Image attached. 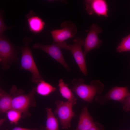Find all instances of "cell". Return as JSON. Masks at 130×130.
Instances as JSON below:
<instances>
[{"instance_id": "cell-13", "label": "cell", "mask_w": 130, "mask_h": 130, "mask_svg": "<svg viewBox=\"0 0 130 130\" xmlns=\"http://www.w3.org/2000/svg\"><path fill=\"white\" fill-rule=\"evenodd\" d=\"M95 123L93 121L92 116L89 113L87 106L84 107L82 110L78 126L75 130H88Z\"/></svg>"}, {"instance_id": "cell-17", "label": "cell", "mask_w": 130, "mask_h": 130, "mask_svg": "<svg viewBox=\"0 0 130 130\" xmlns=\"http://www.w3.org/2000/svg\"><path fill=\"white\" fill-rule=\"evenodd\" d=\"M36 92L43 96H46L56 90V88L43 80L38 83L35 88Z\"/></svg>"}, {"instance_id": "cell-12", "label": "cell", "mask_w": 130, "mask_h": 130, "mask_svg": "<svg viewBox=\"0 0 130 130\" xmlns=\"http://www.w3.org/2000/svg\"><path fill=\"white\" fill-rule=\"evenodd\" d=\"M17 91V87L15 85H12L8 94L0 89V110L1 112H6L11 109L12 99Z\"/></svg>"}, {"instance_id": "cell-6", "label": "cell", "mask_w": 130, "mask_h": 130, "mask_svg": "<svg viewBox=\"0 0 130 130\" xmlns=\"http://www.w3.org/2000/svg\"><path fill=\"white\" fill-rule=\"evenodd\" d=\"M56 108L54 113L59 118L61 127L67 129L71 126V122L75 113L72 109L74 105L68 101L57 100L55 102Z\"/></svg>"}, {"instance_id": "cell-10", "label": "cell", "mask_w": 130, "mask_h": 130, "mask_svg": "<svg viewBox=\"0 0 130 130\" xmlns=\"http://www.w3.org/2000/svg\"><path fill=\"white\" fill-rule=\"evenodd\" d=\"M85 9L90 15L108 17V6L104 0H86L84 1Z\"/></svg>"}, {"instance_id": "cell-21", "label": "cell", "mask_w": 130, "mask_h": 130, "mask_svg": "<svg viewBox=\"0 0 130 130\" xmlns=\"http://www.w3.org/2000/svg\"><path fill=\"white\" fill-rule=\"evenodd\" d=\"M123 110L127 112L130 111V95L122 103Z\"/></svg>"}, {"instance_id": "cell-3", "label": "cell", "mask_w": 130, "mask_h": 130, "mask_svg": "<svg viewBox=\"0 0 130 130\" xmlns=\"http://www.w3.org/2000/svg\"><path fill=\"white\" fill-rule=\"evenodd\" d=\"M35 92V88L26 94H23L24 91L22 90H17L13 99L11 109L21 112L23 118L30 116V114L29 112V109L36 105L34 98Z\"/></svg>"}, {"instance_id": "cell-20", "label": "cell", "mask_w": 130, "mask_h": 130, "mask_svg": "<svg viewBox=\"0 0 130 130\" xmlns=\"http://www.w3.org/2000/svg\"><path fill=\"white\" fill-rule=\"evenodd\" d=\"M3 12L2 10L0 13V36L3 34V32L5 31L12 28L6 26L4 23L3 20Z\"/></svg>"}, {"instance_id": "cell-7", "label": "cell", "mask_w": 130, "mask_h": 130, "mask_svg": "<svg viewBox=\"0 0 130 130\" xmlns=\"http://www.w3.org/2000/svg\"><path fill=\"white\" fill-rule=\"evenodd\" d=\"M61 28L51 31L53 44L65 42V41L74 37L77 32L76 25L72 22L65 21L61 24Z\"/></svg>"}, {"instance_id": "cell-1", "label": "cell", "mask_w": 130, "mask_h": 130, "mask_svg": "<svg viewBox=\"0 0 130 130\" xmlns=\"http://www.w3.org/2000/svg\"><path fill=\"white\" fill-rule=\"evenodd\" d=\"M72 91L79 98L89 103L92 102L94 97L103 91L104 84L99 80H92L90 84L84 83L83 78L75 79L72 81Z\"/></svg>"}, {"instance_id": "cell-14", "label": "cell", "mask_w": 130, "mask_h": 130, "mask_svg": "<svg viewBox=\"0 0 130 130\" xmlns=\"http://www.w3.org/2000/svg\"><path fill=\"white\" fill-rule=\"evenodd\" d=\"M27 17L29 28L31 31L34 33H39L43 31L45 23L41 18L33 15Z\"/></svg>"}, {"instance_id": "cell-16", "label": "cell", "mask_w": 130, "mask_h": 130, "mask_svg": "<svg viewBox=\"0 0 130 130\" xmlns=\"http://www.w3.org/2000/svg\"><path fill=\"white\" fill-rule=\"evenodd\" d=\"M47 112L46 130H59L57 119L51 108H46Z\"/></svg>"}, {"instance_id": "cell-24", "label": "cell", "mask_w": 130, "mask_h": 130, "mask_svg": "<svg viewBox=\"0 0 130 130\" xmlns=\"http://www.w3.org/2000/svg\"><path fill=\"white\" fill-rule=\"evenodd\" d=\"M30 130H32L30 129Z\"/></svg>"}, {"instance_id": "cell-11", "label": "cell", "mask_w": 130, "mask_h": 130, "mask_svg": "<svg viewBox=\"0 0 130 130\" xmlns=\"http://www.w3.org/2000/svg\"><path fill=\"white\" fill-rule=\"evenodd\" d=\"M33 48L42 50L49 55L61 64L66 70H70L68 64L65 61L61 48L55 44L44 45L39 43L34 44Z\"/></svg>"}, {"instance_id": "cell-19", "label": "cell", "mask_w": 130, "mask_h": 130, "mask_svg": "<svg viewBox=\"0 0 130 130\" xmlns=\"http://www.w3.org/2000/svg\"><path fill=\"white\" fill-rule=\"evenodd\" d=\"M6 113L10 123L15 124H18L22 114L19 111L13 109H10Z\"/></svg>"}, {"instance_id": "cell-15", "label": "cell", "mask_w": 130, "mask_h": 130, "mask_svg": "<svg viewBox=\"0 0 130 130\" xmlns=\"http://www.w3.org/2000/svg\"><path fill=\"white\" fill-rule=\"evenodd\" d=\"M58 86L62 96L67 99L68 101L72 103L74 105L76 104L77 99L74 96L72 90L69 88L68 84L65 83L63 80L60 79L59 81Z\"/></svg>"}, {"instance_id": "cell-23", "label": "cell", "mask_w": 130, "mask_h": 130, "mask_svg": "<svg viewBox=\"0 0 130 130\" xmlns=\"http://www.w3.org/2000/svg\"><path fill=\"white\" fill-rule=\"evenodd\" d=\"M30 130V129L20 127H16L13 128L12 130Z\"/></svg>"}, {"instance_id": "cell-22", "label": "cell", "mask_w": 130, "mask_h": 130, "mask_svg": "<svg viewBox=\"0 0 130 130\" xmlns=\"http://www.w3.org/2000/svg\"><path fill=\"white\" fill-rule=\"evenodd\" d=\"M104 128L100 124L96 122L95 124L88 130H103Z\"/></svg>"}, {"instance_id": "cell-4", "label": "cell", "mask_w": 130, "mask_h": 130, "mask_svg": "<svg viewBox=\"0 0 130 130\" xmlns=\"http://www.w3.org/2000/svg\"><path fill=\"white\" fill-rule=\"evenodd\" d=\"M18 59L16 49L3 34L0 36V62L2 69L4 70L9 69L10 65Z\"/></svg>"}, {"instance_id": "cell-5", "label": "cell", "mask_w": 130, "mask_h": 130, "mask_svg": "<svg viewBox=\"0 0 130 130\" xmlns=\"http://www.w3.org/2000/svg\"><path fill=\"white\" fill-rule=\"evenodd\" d=\"M73 44H67L65 42L55 44L61 48L70 51L80 71L86 76L88 74L85 58L82 47L84 46V41L80 38L73 40Z\"/></svg>"}, {"instance_id": "cell-18", "label": "cell", "mask_w": 130, "mask_h": 130, "mask_svg": "<svg viewBox=\"0 0 130 130\" xmlns=\"http://www.w3.org/2000/svg\"><path fill=\"white\" fill-rule=\"evenodd\" d=\"M130 51V34L123 38L116 49V52H121Z\"/></svg>"}, {"instance_id": "cell-8", "label": "cell", "mask_w": 130, "mask_h": 130, "mask_svg": "<svg viewBox=\"0 0 130 130\" xmlns=\"http://www.w3.org/2000/svg\"><path fill=\"white\" fill-rule=\"evenodd\" d=\"M130 95L128 87L115 86L112 88L105 95L95 97L96 101L101 104H104L109 101L113 100L122 103Z\"/></svg>"}, {"instance_id": "cell-2", "label": "cell", "mask_w": 130, "mask_h": 130, "mask_svg": "<svg viewBox=\"0 0 130 130\" xmlns=\"http://www.w3.org/2000/svg\"><path fill=\"white\" fill-rule=\"evenodd\" d=\"M32 41L31 39L27 37H25L23 40V45L20 47L21 53L20 68L31 73L32 81L38 83L44 80V79L39 73L29 47Z\"/></svg>"}, {"instance_id": "cell-9", "label": "cell", "mask_w": 130, "mask_h": 130, "mask_svg": "<svg viewBox=\"0 0 130 130\" xmlns=\"http://www.w3.org/2000/svg\"><path fill=\"white\" fill-rule=\"evenodd\" d=\"M103 30L96 24L93 23L90 26L89 31L84 41V53L85 57L87 53L92 50L99 48L102 41L100 40L98 34Z\"/></svg>"}]
</instances>
